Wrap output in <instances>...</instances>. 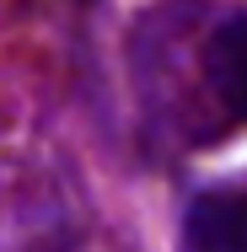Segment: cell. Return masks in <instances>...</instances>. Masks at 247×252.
I'll use <instances>...</instances> for the list:
<instances>
[{"label": "cell", "instance_id": "cell-1", "mask_svg": "<svg viewBox=\"0 0 247 252\" xmlns=\"http://www.w3.org/2000/svg\"><path fill=\"white\" fill-rule=\"evenodd\" d=\"M183 252H247V188L194 193L177 225Z\"/></svg>", "mask_w": 247, "mask_h": 252}, {"label": "cell", "instance_id": "cell-2", "mask_svg": "<svg viewBox=\"0 0 247 252\" xmlns=\"http://www.w3.org/2000/svg\"><path fill=\"white\" fill-rule=\"evenodd\" d=\"M204 81H210L215 102L237 124H247V11L210 32V43H204Z\"/></svg>", "mask_w": 247, "mask_h": 252}]
</instances>
